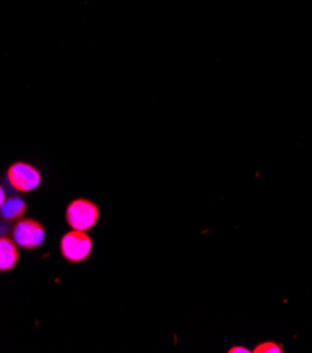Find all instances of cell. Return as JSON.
<instances>
[{"instance_id":"obj_1","label":"cell","mask_w":312,"mask_h":353,"mask_svg":"<svg viewBox=\"0 0 312 353\" xmlns=\"http://www.w3.org/2000/svg\"><path fill=\"white\" fill-rule=\"evenodd\" d=\"M66 223L72 230L87 231L96 225L100 217L98 207L86 199H78L69 203L66 208Z\"/></svg>"},{"instance_id":"obj_2","label":"cell","mask_w":312,"mask_h":353,"mask_svg":"<svg viewBox=\"0 0 312 353\" xmlns=\"http://www.w3.org/2000/svg\"><path fill=\"white\" fill-rule=\"evenodd\" d=\"M92 246V238L86 234V231L72 230L61 239V254L67 262L78 263L89 258Z\"/></svg>"},{"instance_id":"obj_3","label":"cell","mask_w":312,"mask_h":353,"mask_svg":"<svg viewBox=\"0 0 312 353\" xmlns=\"http://www.w3.org/2000/svg\"><path fill=\"white\" fill-rule=\"evenodd\" d=\"M8 182L16 192L30 193L41 185V173L27 162H14L8 169Z\"/></svg>"},{"instance_id":"obj_4","label":"cell","mask_w":312,"mask_h":353,"mask_svg":"<svg viewBox=\"0 0 312 353\" xmlns=\"http://www.w3.org/2000/svg\"><path fill=\"white\" fill-rule=\"evenodd\" d=\"M13 241L24 250H36L45 241V228L36 220L24 219L14 227Z\"/></svg>"},{"instance_id":"obj_5","label":"cell","mask_w":312,"mask_h":353,"mask_svg":"<svg viewBox=\"0 0 312 353\" xmlns=\"http://www.w3.org/2000/svg\"><path fill=\"white\" fill-rule=\"evenodd\" d=\"M17 243L8 236H0V272L12 270L17 265Z\"/></svg>"},{"instance_id":"obj_6","label":"cell","mask_w":312,"mask_h":353,"mask_svg":"<svg viewBox=\"0 0 312 353\" xmlns=\"http://www.w3.org/2000/svg\"><path fill=\"white\" fill-rule=\"evenodd\" d=\"M25 213V201L20 197H10L6 199L5 203L0 207V216L5 220H17Z\"/></svg>"},{"instance_id":"obj_7","label":"cell","mask_w":312,"mask_h":353,"mask_svg":"<svg viewBox=\"0 0 312 353\" xmlns=\"http://www.w3.org/2000/svg\"><path fill=\"white\" fill-rule=\"evenodd\" d=\"M253 352H256V353H283L284 350H283L282 345L271 342V341H266V342L258 345Z\"/></svg>"},{"instance_id":"obj_8","label":"cell","mask_w":312,"mask_h":353,"mask_svg":"<svg viewBox=\"0 0 312 353\" xmlns=\"http://www.w3.org/2000/svg\"><path fill=\"white\" fill-rule=\"evenodd\" d=\"M228 352L229 353H249L251 350L245 346H235V347H231Z\"/></svg>"},{"instance_id":"obj_9","label":"cell","mask_w":312,"mask_h":353,"mask_svg":"<svg viewBox=\"0 0 312 353\" xmlns=\"http://www.w3.org/2000/svg\"><path fill=\"white\" fill-rule=\"evenodd\" d=\"M5 200H6L5 190H3V188H2V186H0V207H2V204L5 203Z\"/></svg>"}]
</instances>
